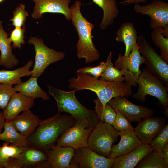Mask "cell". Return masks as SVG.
<instances>
[{
    "instance_id": "cell-1",
    "label": "cell",
    "mask_w": 168,
    "mask_h": 168,
    "mask_svg": "<svg viewBox=\"0 0 168 168\" xmlns=\"http://www.w3.org/2000/svg\"><path fill=\"white\" fill-rule=\"evenodd\" d=\"M77 77L68 81V88L77 91L90 90L95 92L104 107L112 98L118 96L129 97L132 94V86L124 82L99 80L87 74L77 73Z\"/></svg>"
},
{
    "instance_id": "cell-2",
    "label": "cell",
    "mask_w": 168,
    "mask_h": 168,
    "mask_svg": "<svg viewBox=\"0 0 168 168\" xmlns=\"http://www.w3.org/2000/svg\"><path fill=\"white\" fill-rule=\"evenodd\" d=\"M76 122L70 115L58 112L54 116L41 121L27 138V145L45 151L56 144L61 135Z\"/></svg>"
},
{
    "instance_id": "cell-3",
    "label": "cell",
    "mask_w": 168,
    "mask_h": 168,
    "mask_svg": "<svg viewBox=\"0 0 168 168\" xmlns=\"http://www.w3.org/2000/svg\"><path fill=\"white\" fill-rule=\"evenodd\" d=\"M81 5V2L77 0L70 7L71 20L78 35L76 45L77 58H84L86 63H90L99 59L100 54L92 40V31L94 25L89 22L82 15Z\"/></svg>"
},
{
    "instance_id": "cell-4",
    "label": "cell",
    "mask_w": 168,
    "mask_h": 168,
    "mask_svg": "<svg viewBox=\"0 0 168 168\" xmlns=\"http://www.w3.org/2000/svg\"><path fill=\"white\" fill-rule=\"evenodd\" d=\"M49 93L56 101L58 112H66L72 116L76 121L87 120L91 127L94 128L99 121L95 110L86 108L77 99L76 90L66 91L47 84Z\"/></svg>"
},
{
    "instance_id": "cell-5",
    "label": "cell",
    "mask_w": 168,
    "mask_h": 168,
    "mask_svg": "<svg viewBox=\"0 0 168 168\" xmlns=\"http://www.w3.org/2000/svg\"><path fill=\"white\" fill-rule=\"evenodd\" d=\"M137 84L138 90L133 94V97L142 102L145 101V96L147 95L156 98L159 103L164 109V113L166 116L168 115V87L147 68H143L141 71Z\"/></svg>"
},
{
    "instance_id": "cell-6",
    "label": "cell",
    "mask_w": 168,
    "mask_h": 168,
    "mask_svg": "<svg viewBox=\"0 0 168 168\" xmlns=\"http://www.w3.org/2000/svg\"><path fill=\"white\" fill-rule=\"evenodd\" d=\"M119 132L112 125L99 121L89 136L88 147L96 153L107 157L113 144L118 140Z\"/></svg>"
},
{
    "instance_id": "cell-7",
    "label": "cell",
    "mask_w": 168,
    "mask_h": 168,
    "mask_svg": "<svg viewBox=\"0 0 168 168\" xmlns=\"http://www.w3.org/2000/svg\"><path fill=\"white\" fill-rule=\"evenodd\" d=\"M28 43L33 45L35 52V57L31 77H40L46 68L50 64L60 61L65 57L62 51H57L46 45L41 38L31 36Z\"/></svg>"
},
{
    "instance_id": "cell-8",
    "label": "cell",
    "mask_w": 168,
    "mask_h": 168,
    "mask_svg": "<svg viewBox=\"0 0 168 168\" xmlns=\"http://www.w3.org/2000/svg\"><path fill=\"white\" fill-rule=\"evenodd\" d=\"M137 43L139 52L145 59L144 63L147 69L168 87V63L156 52L144 37H138Z\"/></svg>"
},
{
    "instance_id": "cell-9",
    "label": "cell",
    "mask_w": 168,
    "mask_h": 168,
    "mask_svg": "<svg viewBox=\"0 0 168 168\" xmlns=\"http://www.w3.org/2000/svg\"><path fill=\"white\" fill-rule=\"evenodd\" d=\"M93 128L86 119L76 121L61 135L56 144L61 147H69L74 149L88 147V139Z\"/></svg>"
},
{
    "instance_id": "cell-10",
    "label": "cell",
    "mask_w": 168,
    "mask_h": 168,
    "mask_svg": "<svg viewBox=\"0 0 168 168\" xmlns=\"http://www.w3.org/2000/svg\"><path fill=\"white\" fill-rule=\"evenodd\" d=\"M139 48L137 43L128 55L119 54L114 63L115 68L123 71L125 82L132 86L138 85V79L141 73L140 66L145 62V59L141 55Z\"/></svg>"
},
{
    "instance_id": "cell-11",
    "label": "cell",
    "mask_w": 168,
    "mask_h": 168,
    "mask_svg": "<svg viewBox=\"0 0 168 168\" xmlns=\"http://www.w3.org/2000/svg\"><path fill=\"white\" fill-rule=\"evenodd\" d=\"M133 10L137 13L150 17L149 26L152 29L168 26V3L161 0H154L145 5L135 4Z\"/></svg>"
},
{
    "instance_id": "cell-12",
    "label": "cell",
    "mask_w": 168,
    "mask_h": 168,
    "mask_svg": "<svg viewBox=\"0 0 168 168\" xmlns=\"http://www.w3.org/2000/svg\"><path fill=\"white\" fill-rule=\"evenodd\" d=\"M107 103L115 111L124 115L130 122H139L142 118L152 117L154 113L152 110L134 104L124 96L113 98Z\"/></svg>"
},
{
    "instance_id": "cell-13",
    "label": "cell",
    "mask_w": 168,
    "mask_h": 168,
    "mask_svg": "<svg viewBox=\"0 0 168 168\" xmlns=\"http://www.w3.org/2000/svg\"><path fill=\"white\" fill-rule=\"evenodd\" d=\"M114 158L100 155L88 147L75 150L72 159L79 168H111Z\"/></svg>"
},
{
    "instance_id": "cell-14",
    "label": "cell",
    "mask_w": 168,
    "mask_h": 168,
    "mask_svg": "<svg viewBox=\"0 0 168 168\" xmlns=\"http://www.w3.org/2000/svg\"><path fill=\"white\" fill-rule=\"evenodd\" d=\"M34 3L31 17L39 19L46 13H60L63 15L68 21L71 20L69 5L71 0H31Z\"/></svg>"
},
{
    "instance_id": "cell-15",
    "label": "cell",
    "mask_w": 168,
    "mask_h": 168,
    "mask_svg": "<svg viewBox=\"0 0 168 168\" xmlns=\"http://www.w3.org/2000/svg\"><path fill=\"white\" fill-rule=\"evenodd\" d=\"M166 125L165 118L151 117L139 121L134 132L142 143L150 144Z\"/></svg>"
},
{
    "instance_id": "cell-16",
    "label": "cell",
    "mask_w": 168,
    "mask_h": 168,
    "mask_svg": "<svg viewBox=\"0 0 168 168\" xmlns=\"http://www.w3.org/2000/svg\"><path fill=\"white\" fill-rule=\"evenodd\" d=\"M75 149L69 147H61L56 144L46 152L49 168H76L71 163Z\"/></svg>"
},
{
    "instance_id": "cell-17",
    "label": "cell",
    "mask_w": 168,
    "mask_h": 168,
    "mask_svg": "<svg viewBox=\"0 0 168 168\" xmlns=\"http://www.w3.org/2000/svg\"><path fill=\"white\" fill-rule=\"evenodd\" d=\"M121 139L117 144H113L108 158H115L125 155L140 146L142 142L134 131L119 132Z\"/></svg>"
},
{
    "instance_id": "cell-18",
    "label": "cell",
    "mask_w": 168,
    "mask_h": 168,
    "mask_svg": "<svg viewBox=\"0 0 168 168\" xmlns=\"http://www.w3.org/2000/svg\"><path fill=\"white\" fill-rule=\"evenodd\" d=\"M152 150L150 144H142L130 152L114 158L112 168H133Z\"/></svg>"
},
{
    "instance_id": "cell-19",
    "label": "cell",
    "mask_w": 168,
    "mask_h": 168,
    "mask_svg": "<svg viewBox=\"0 0 168 168\" xmlns=\"http://www.w3.org/2000/svg\"><path fill=\"white\" fill-rule=\"evenodd\" d=\"M35 99L20 92H16L3 110L5 120H12L20 112L30 110L34 105Z\"/></svg>"
},
{
    "instance_id": "cell-20",
    "label": "cell",
    "mask_w": 168,
    "mask_h": 168,
    "mask_svg": "<svg viewBox=\"0 0 168 168\" xmlns=\"http://www.w3.org/2000/svg\"><path fill=\"white\" fill-rule=\"evenodd\" d=\"M12 121L16 130L28 138L35 131L41 120L29 110L16 116Z\"/></svg>"
},
{
    "instance_id": "cell-21",
    "label": "cell",
    "mask_w": 168,
    "mask_h": 168,
    "mask_svg": "<svg viewBox=\"0 0 168 168\" xmlns=\"http://www.w3.org/2000/svg\"><path fill=\"white\" fill-rule=\"evenodd\" d=\"M8 40V34L3 28L0 20V51L1 66L10 69L17 65L19 61L12 52V46Z\"/></svg>"
},
{
    "instance_id": "cell-22",
    "label": "cell",
    "mask_w": 168,
    "mask_h": 168,
    "mask_svg": "<svg viewBox=\"0 0 168 168\" xmlns=\"http://www.w3.org/2000/svg\"><path fill=\"white\" fill-rule=\"evenodd\" d=\"M115 40L122 42L125 46L124 55L128 56L137 43L138 36L133 23L128 21L123 23L116 33Z\"/></svg>"
},
{
    "instance_id": "cell-23",
    "label": "cell",
    "mask_w": 168,
    "mask_h": 168,
    "mask_svg": "<svg viewBox=\"0 0 168 168\" xmlns=\"http://www.w3.org/2000/svg\"><path fill=\"white\" fill-rule=\"evenodd\" d=\"M22 151L16 158L22 168L39 164L48 160L46 152L27 145L22 147Z\"/></svg>"
},
{
    "instance_id": "cell-24",
    "label": "cell",
    "mask_w": 168,
    "mask_h": 168,
    "mask_svg": "<svg viewBox=\"0 0 168 168\" xmlns=\"http://www.w3.org/2000/svg\"><path fill=\"white\" fill-rule=\"evenodd\" d=\"M103 11V16L99 27L104 30L112 24L118 15L119 11L116 0H92Z\"/></svg>"
},
{
    "instance_id": "cell-25",
    "label": "cell",
    "mask_w": 168,
    "mask_h": 168,
    "mask_svg": "<svg viewBox=\"0 0 168 168\" xmlns=\"http://www.w3.org/2000/svg\"><path fill=\"white\" fill-rule=\"evenodd\" d=\"M30 60L24 66L13 70L4 69L0 70V83L17 85L22 82L21 78L31 75L32 71L30 69L33 64Z\"/></svg>"
},
{
    "instance_id": "cell-26",
    "label": "cell",
    "mask_w": 168,
    "mask_h": 168,
    "mask_svg": "<svg viewBox=\"0 0 168 168\" xmlns=\"http://www.w3.org/2000/svg\"><path fill=\"white\" fill-rule=\"evenodd\" d=\"M37 78L31 77L27 81L16 85L14 87L16 91L35 99L39 98L44 100H49L47 93L39 86Z\"/></svg>"
},
{
    "instance_id": "cell-27",
    "label": "cell",
    "mask_w": 168,
    "mask_h": 168,
    "mask_svg": "<svg viewBox=\"0 0 168 168\" xmlns=\"http://www.w3.org/2000/svg\"><path fill=\"white\" fill-rule=\"evenodd\" d=\"M3 128V132L0 134V141L20 147L27 145V138L16 130L12 120H5Z\"/></svg>"
},
{
    "instance_id": "cell-28",
    "label": "cell",
    "mask_w": 168,
    "mask_h": 168,
    "mask_svg": "<svg viewBox=\"0 0 168 168\" xmlns=\"http://www.w3.org/2000/svg\"><path fill=\"white\" fill-rule=\"evenodd\" d=\"M151 37L154 44L160 49V55L168 63V26L153 29Z\"/></svg>"
},
{
    "instance_id": "cell-29",
    "label": "cell",
    "mask_w": 168,
    "mask_h": 168,
    "mask_svg": "<svg viewBox=\"0 0 168 168\" xmlns=\"http://www.w3.org/2000/svg\"><path fill=\"white\" fill-rule=\"evenodd\" d=\"M112 53L110 52L105 63L106 68L100 76V79L107 81L123 82L124 81L123 77L124 72L115 68L112 62Z\"/></svg>"
},
{
    "instance_id": "cell-30",
    "label": "cell",
    "mask_w": 168,
    "mask_h": 168,
    "mask_svg": "<svg viewBox=\"0 0 168 168\" xmlns=\"http://www.w3.org/2000/svg\"><path fill=\"white\" fill-rule=\"evenodd\" d=\"M95 111L99 121L104 122L112 126L116 115V112L108 103L103 107L97 98L94 100Z\"/></svg>"
},
{
    "instance_id": "cell-31",
    "label": "cell",
    "mask_w": 168,
    "mask_h": 168,
    "mask_svg": "<svg viewBox=\"0 0 168 168\" xmlns=\"http://www.w3.org/2000/svg\"><path fill=\"white\" fill-rule=\"evenodd\" d=\"M136 168H167L161 155L157 152L152 150L138 162Z\"/></svg>"
},
{
    "instance_id": "cell-32",
    "label": "cell",
    "mask_w": 168,
    "mask_h": 168,
    "mask_svg": "<svg viewBox=\"0 0 168 168\" xmlns=\"http://www.w3.org/2000/svg\"><path fill=\"white\" fill-rule=\"evenodd\" d=\"M29 14L26 9L25 6L21 3L16 7L13 11V16L9 21L15 28L25 27V24Z\"/></svg>"
},
{
    "instance_id": "cell-33",
    "label": "cell",
    "mask_w": 168,
    "mask_h": 168,
    "mask_svg": "<svg viewBox=\"0 0 168 168\" xmlns=\"http://www.w3.org/2000/svg\"><path fill=\"white\" fill-rule=\"evenodd\" d=\"M168 143V125L166 124L159 133L150 143L152 150L161 155L162 150Z\"/></svg>"
},
{
    "instance_id": "cell-34",
    "label": "cell",
    "mask_w": 168,
    "mask_h": 168,
    "mask_svg": "<svg viewBox=\"0 0 168 168\" xmlns=\"http://www.w3.org/2000/svg\"><path fill=\"white\" fill-rule=\"evenodd\" d=\"M13 85L0 83V109L4 110L16 91Z\"/></svg>"
},
{
    "instance_id": "cell-35",
    "label": "cell",
    "mask_w": 168,
    "mask_h": 168,
    "mask_svg": "<svg viewBox=\"0 0 168 168\" xmlns=\"http://www.w3.org/2000/svg\"><path fill=\"white\" fill-rule=\"evenodd\" d=\"M22 151V147L5 142L0 146V156L2 159L8 160L11 158H17Z\"/></svg>"
},
{
    "instance_id": "cell-36",
    "label": "cell",
    "mask_w": 168,
    "mask_h": 168,
    "mask_svg": "<svg viewBox=\"0 0 168 168\" xmlns=\"http://www.w3.org/2000/svg\"><path fill=\"white\" fill-rule=\"evenodd\" d=\"M26 31L25 26L22 28H15L11 31L8 40L12 43V47L20 49L25 43L24 34Z\"/></svg>"
},
{
    "instance_id": "cell-37",
    "label": "cell",
    "mask_w": 168,
    "mask_h": 168,
    "mask_svg": "<svg viewBox=\"0 0 168 168\" xmlns=\"http://www.w3.org/2000/svg\"><path fill=\"white\" fill-rule=\"evenodd\" d=\"M116 112V117L112 125L114 128L119 132L134 131V128L131 124V122L123 114Z\"/></svg>"
},
{
    "instance_id": "cell-38",
    "label": "cell",
    "mask_w": 168,
    "mask_h": 168,
    "mask_svg": "<svg viewBox=\"0 0 168 168\" xmlns=\"http://www.w3.org/2000/svg\"><path fill=\"white\" fill-rule=\"evenodd\" d=\"M106 67L105 63L102 62L96 67L85 66L78 69L77 73L89 74L95 78L98 79L100 77Z\"/></svg>"
},
{
    "instance_id": "cell-39",
    "label": "cell",
    "mask_w": 168,
    "mask_h": 168,
    "mask_svg": "<svg viewBox=\"0 0 168 168\" xmlns=\"http://www.w3.org/2000/svg\"><path fill=\"white\" fill-rule=\"evenodd\" d=\"M147 0H124L119 2V4L123 5H127L132 4H139L140 3H146Z\"/></svg>"
},
{
    "instance_id": "cell-40",
    "label": "cell",
    "mask_w": 168,
    "mask_h": 168,
    "mask_svg": "<svg viewBox=\"0 0 168 168\" xmlns=\"http://www.w3.org/2000/svg\"><path fill=\"white\" fill-rule=\"evenodd\" d=\"M5 119L3 112H0V134L2 133V130L4 128Z\"/></svg>"
},
{
    "instance_id": "cell-41",
    "label": "cell",
    "mask_w": 168,
    "mask_h": 168,
    "mask_svg": "<svg viewBox=\"0 0 168 168\" xmlns=\"http://www.w3.org/2000/svg\"><path fill=\"white\" fill-rule=\"evenodd\" d=\"M163 161L166 165L168 166V152H164L162 151L161 154Z\"/></svg>"
},
{
    "instance_id": "cell-42",
    "label": "cell",
    "mask_w": 168,
    "mask_h": 168,
    "mask_svg": "<svg viewBox=\"0 0 168 168\" xmlns=\"http://www.w3.org/2000/svg\"><path fill=\"white\" fill-rule=\"evenodd\" d=\"M8 160H4L0 156V168H7Z\"/></svg>"
},
{
    "instance_id": "cell-43",
    "label": "cell",
    "mask_w": 168,
    "mask_h": 168,
    "mask_svg": "<svg viewBox=\"0 0 168 168\" xmlns=\"http://www.w3.org/2000/svg\"><path fill=\"white\" fill-rule=\"evenodd\" d=\"M162 151L164 152H168V143L166 145L163 149Z\"/></svg>"
},
{
    "instance_id": "cell-44",
    "label": "cell",
    "mask_w": 168,
    "mask_h": 168,
    "mask_svg": "<svg viewBox=\"0 0 168 168\" xmlns=\"http://www.w3.org/2000/svg\"><path fill=\"white\" fill-rule=\"evenodd\" d=\"M4 0H0V3L4 1Z\"/></svg>"
},
{
    "instance_id": "cell-45",
    "label": "cell",
    "mask_w": 168,
    "mask_h": 168,
    "mask_svg": "<svg viewBox=\"0 0 168 168\" xmlns=\"http://www.w3.org/2000/svg\"><path fill=\"white\" fill-rule=\"evenodd\" d=\"M1 66V58H0V67Z\"/></svg>"
}]
</instances>
